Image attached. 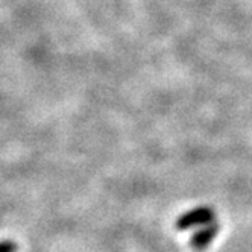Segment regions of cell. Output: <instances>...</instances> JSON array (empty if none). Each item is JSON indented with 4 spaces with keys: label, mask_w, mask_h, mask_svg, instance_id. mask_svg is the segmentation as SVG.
Listing matches in <instances>:
<instances>
[{
    "label": "cell",
    "mask_w": 252,
    "mask_h": 252,
    "mask_svg": "<svg viewBox=\"0 0 252 252\" xmlns=\"http://www.w3.org/2000/svg\"><path fill=\"white\" fill-rule=\"evenodd\" d=\"M216 222V214L211 208L208 207H197L194 210L187 211L186 214H183L181 218L176 220V229L181 231H187L191 228H197V226H207L210 223Z\"/></svg>",
    "instance_id": "cell-1"
},
{
    "label": "cell",
    "mask_w": 252,
    "mask_h": 252,
    "mask_svg": "<svg viewBox=\"0 0 252 252\" xmlns=\"http://www.w3.org/2000/svg\"><path fill=\"white\" fill-rule=\"evenodd\" d=\"M17 245L11 240H2L0 242V252H15Z\"/></svg>",
    "instance_id": "cell-3"
},
{
    "label": "cell",
    "mask_w": 252,
    "mask_h": 252,
    "mask_svg": "<svg viewBox=\"0 0 252 252\" xmlns=\"http://www.w3.org/2000/svg\"><path fill=\"white\" fill-rule=\"evenodd\" d=\"M219 231H220V226H219V223H216V222L201 228L199 231H196L191 236V240H190L191 248L196 249V251L207 249L211 245V242L216 239V236L219 234Z\"/></svg>",
    "instance_id": "cell-2"
}]
</instances>
